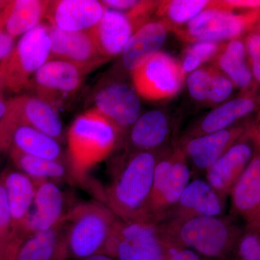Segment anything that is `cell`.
I'll use <instances>...</instances> for the list:
<instances>
[{"instance_id": "cell-1", "label": "cell", "mask_w": 260, "mask_h": 260, "mask_svg": "<svg viewBox=\"0 0 260 260\" xmlns=\"http://www.w3.org/2000/svg\"><path fill=\"white\" fill-rule=\"evenodd\" d=\"M157 162L153 152H133L113 171L102 203L123 221L153 223L149 205Z\"/></svg>"}, {"instance_id": "cell-2", "label": "cell", "mask_w": 260, "mask_h": 260, "mask_svg": "<svg viewBox=\"0 0 260 260\" xmlns=\"http://www.w3.org/2000/svg\"><path fill=\"white\" fill-rule=\"evenodd\" d=\"M122 136L119 128L94 108L76 117L67 135V161L73 180L91 184L89 172L109 156Z\"/></svg>"}, {"instance_id": "cell-3", "label": "cell", "mask_w": 260, "mask_h": 260, "mask_svg": "<svg viewBox=\"0 0 260 260\" xmlns=\"http://www.w3.org/2000/svg\"><path fill=\"white\" fill-rule=\"evenodd\" d=\"M119 219L100 201L83 202L71 207L62 218L64 259L83 260L104 252Z\"/></svg>"}, {"instance_id": "cell-4", "label": "cell", "mask_w": 260, "mask_h": 260, "mask_svg": "<svg viewBox=\"0 0 260 260\" xmlns=\"http://www.w3.org/2000/svg\"><path fill=\"white\" fill-rule=\"evenodd\" d=\"M157 225L169 249H190L209 259L225 256L237 237L234 225L223 215L170 218Z\"/></svg>"}, {"instance_id": "cell-5", "label": "cell", "mask_w": 260, "mask_h": 260, "mask_svg": "<svg viewBox=\"0 0 260 260\" xmlns=\"http://www.w3.org/2000/svg\"><path fill=\"white\" fill-rule=\"evenodd\" d=\"M49 25L42 23L22 36L14 49L0 61V80L5 90H28L34 75L50 59Z\"/></svg>"}, {"instance_id": "cell-6", "label": "cell", "mask_w": 260, "mask_h": 260, "mask_svg": "<svg viewBox=\"0 0 260 260\" xmlns=\"http://www.w3.org/2000/svg\"><path fill=\"white\" fill-rule=\"evenodd\" d=\"M169 249L157 223L119 219L103 253L116 260H167Z\"/></svg>"}, {"instance_id": "cell-7", "label": "cell", "mask_w": 260, "mask_h": 260, "mask_svg": "<svg viewBox=\"0 0 260 260\" xmlns=\"http://www.w3.org/2000/svg\"><path fill=\"white\" fill-rule=\"evenodd\" d=\"M190 181L191 170L184 153L177 152L172 156L158 160L149 205L153 223H160L166 218Z\"/></svg>"}, {"instance_id": "cell-8", "label": "cell", "mask_w": 260, "mask_h": 260, "mask_svg": "<svg viewBox=\"0 0 260 260\" xmlns=\"http://www.w3.org/2000/svg\"><path fill=\"white\" fill-rule=\"evenodd\" d=\"M131 76L138 95L146 100L160 101L178 93L184 72L174 58L159 51L131 72Z\"/></svg>"}, {"instance_id": "cell-9", "label": "cell", "mask_w": 260, "mask_h": 260, "mask_svg": "<svg viewBox=\"0 0 260 260\" xmlns=\"http://www.w3.org/2000/svg\"><path fill=\"white\" fill-rule=\"evenodd\" d=\"M85 74L75 65L59 59H49L30 80L28 90L58 111L76 95Z\"/></svg>"}, {"instance_id": "cell-10", "label": "cell", "mask_w": 260, "mask_h": 260, "mask_svg": "<svg viewBox=\"0 0 260 260\" xmlns=\"http://www.w3.org/2000/svg\"><path fill=\"white\" fill-rule=\"evenodd\" d=\"M2 121L15 131L20 125L30 126L62 141L63 126L59 112L49 103L34 94H23L8 100L7 111Z\"/></svg>"}, {"instance_id": "cell-11", "label": "cell", "mask_w": 260, "mask_h": 260, "mask_svg": "<svg viewBox=\"0 0 260 260\" xmlns=\"http://www.w3.org/2000/svg\"><path fill=\"white\" fill-rule=\"evenodd\" d=\"M230 9L221 2H213L188 23L185 37L190 41L215 42L239 37L251 18L235 14Z\"/></svg>"}, {"instance_id": "cell-12", "label": "cell", "mask_w": 260, "mask_h": 260, "mask_svg": "<svg viewBox=\"0 0 260 260\" xmlns=\"http://www.w3.org/2000/svg\"><path fill=\"white\" fill-rule=\"evenodd\" d=\"M94 109L112 121L123 135L138 120L141 104L134 88L112 82L101 85L93 95Z\"/></svg>"}, {"instance_id": "cell-13", "label": "cell", "mask_w": 260, "mask_h": 260, "mask_svg": "<svg viewBox=\"0 0 260 260\" xmlns=\"http://www.w3.org/2000/svg\"><path fill=\"white\" fill-rule=\"evenodd\" d=\"M49 37L50 59L71 63L85 75L108 61L101 55L89 30L68 32L49 25Z\"/></svg>"}, {"instance_id": "cell-14", "label": "cell", "mask_w": 260, "mask_h": 260, "mask_svg": "<svg viewBox=\"0 0 260 260\" xmlns=\"http://www.w3.org/2000/svg\"><path fill=\"white\" fill-rule=\"evenodd\" d=\"M104 11L96 0H56L49 2L45 19L64 31H87L100 21Z\"/></svg>"}, {"instance_id": "cell-15", "label": "cell", "mask_w": 260, "mask_h": 260, "mask_svg": "<svg viewBox=\"0 0 260 260\" xmlns=\"http://www.w3.org/2000/svg\"><path fill=\"white\" fill-rule=\"evenodd\" d=\"M139 28L126 12L105 8L100 21L89 32L101 55L109 60L123 52L129 39Z\"/></svg>"}, {"instance_id": "cell-16", "label": "cell", "mask_w": 260, "mask_h": 260, "mask_svg": "<svg viewBox=\"0 0 260 260\" xmlns=\"http://www.w3.org/2000/svg\"><path fill=\"white\" fill-rule=\"evenodd\" d=\"M8 196L13 231L25 240L28 237L30 210L35 197L36 182L18 169H7L0 176Z\"/></svg>"}, {"instance_id": "cell-17", "label": "cell", "mask_w": 260, "mask_h": 260, "mask_svg": "<svg viewBox=\"0 0 260 260\" xmlns=\"http://www.w3.org/2000/svg\"><path fill=\"white\" fill-rule=\"evenodd\" d=\"M225 206V197L219 194L206 180L195 179L186 186L177 204L164 220L182 217L223 216Z\"/></svg>"}, {"instance_id": "cell-18", "label": "cell", "mask_w": 260, "mask_h": 260, "mask_svg": "<svg viewBox=\"0 0 260 260\" xmlns=\"http://www.w3.org/2000/svg\"><path fill=\"white\" fill-rule=\"evenodd\" d=\"M34 212L29 218L28 237L46 232L60 223L70 208H67L66 197L54 181L36 182Z\"/></svg>"}, {"instance_id": "cell-19", "label": "cell", "mask_w": 260, "mask_h": 260, "mask_svg": "<svg viewBox=\"0 0 260 260\" xmlns=\"http://www.w3.org/2000/svg\"><path fill=\"white\" fill-rule=\"evenodd\" d=\"M252 155L250 145L246 143L233 145L206 171V180L219 194L225 197L249 164Z\"/></svg>"}, {"instance_id": "cell-20", "label": "cell", "mask_w": 260, "mask_h": 260, "mask_svg": "<svg viewBox=\"0 0 260 260\" xmlns=\"http://www.w3.org/2000/svg\"><path fill=\"white\" fill-rule=\"evenodd\" d=\"M167 24L149 22L133 34L122 52L125 69L133 72L159 52L167 37Z\"/></svg>"}, {"instance_id": "cell-21", "label": "cell", "mask_w": 260, "mask_h": 260, "mask_svg": "<svg viewBox=\"0 0 260 260\" xmlns=\"http://www.w3.org/2000/svg\"><path fill=\"white\" fill-rule=\"evenodd\" d=\"M238 135L237 129H225L196 137L186 143L185 154L195 167L206 172L232 146Z\"/></svg>"}, {"instance_id": "cell-22", "label": "cell", "mask_w": 260, "mask_h": 260, "mask_svg": "<svg viewBox=\"0 0 260 260\" xmlns=\"http://www.w3.org/2000/svg\"><path fill=\"white\" fill-rule=\"evenodd\" d=\"M169 123L160 111H150L138 118L130 127L128 142L133 152H152L167 140Z\"/></svg>"}, {"instance_id": "cell-23", "label": "cell", "mask_w": 260, "mask_h": 260, "mask_svg": "<svg viewBox=\"0 0 260 260\" xmlns=\"http://www.w3.org/2000/svg\"><path fill=\"white\" fill-rule=\"evenodd\" d=\"M49 2L43 0L10 1L0 19L3 27L12 37L16 38L30 31L45 19Z\"/></svg>"}, {"instance_id": "cell-24", "label": "cell", "mask_w": 260, "mask_h": 260, "mask_svg": "<svg viewBox=\"0 0 260 260\" xmlns=\"http://www.w3.org/2000/svg\"><path fill=\"white\" fill-rule=\"evenodd\" d=\"M233 208L244 218L251 219L260 210V157L251 160L234 184Z\"/></svg>"}, {"instance_id": "cell-25", "label": "cell", "mask_w": 260, "mask_h": 260, "mask_svg": "<svg viewBox=\"0 0 260 260\" xmlns=\"http://www.w3.org/2000/svg\"><path fill=\"white\" fill-rule=\"evenodd\" d=\"M10 148L38 158L68 162L57 140L30 126L15 128Z\"/></svg>"}, {"instance_id": "cell-26", "label": "cell", "mask_w": 260, "mask_h": 260, "mask_svg": "<svg viewBox=\"0 0 260 260\" xmlns=\"http://www.w3.org/2000/svg\"><path fill=\"white\" fill-rule=\"evenodd\" d=\"M8 152L17 169L35 182L40 181L57 182L65 179L73 180L68 162L38 158L21 153L13 148H10Z\"/></svg>"}, {"instance_id": "cell-27", "label": "cell", "mask_w": 260, "mask_h": 260, "mask_svg": "<svg viewBox=\"0 0 260 260\" xmlns=\"http://www.w3.org/2000/svg\"><path fill=\"white\" fill-rule=\"evenodd\" d=\"M63 221L46 232L31 234L24 240L15 260H64L61 251Z\"/></svg>"}, {"instance_id": "cell-28", "label": "cell", "mask_w": 260, "mask_h": 260, "mask_svg": "<svg viewBox=\"0 0 260 260\" xmlns=\"http://www.w3.org/2000/svg\"><path fill=\"white\" fill-rule=\"evenodd\" d=\"M187 85L191 97L213 103L223 102L233 89L230 80L213 68L195 70L188 78Z\"/></svg>"}, {"instance_id": "cell-29", "label": "cell", "mask_w": 260, "mask_h": 260, "mask_svg": "<svg viewBox=\"0 0 260 260\" xmlns=\"http://www.w3.org/2000/svg\"><path fill=\"white\" fill-rule=\"evenodd\" d=\"M254 107V101L246 98L228 102L206 116L200 125L201 132L205 135L228 129L239 118L250 113Z\"/></svg>"}, {"instance_id": "cell-30", "label": "cell", "mask_w": 260, "mask_h": 260, "mask_svg": "<svg viewBox=\"0 0 260 260\" xmlns=\"http://www.w3.org/2000/svg\"><path fill=\"white\" fill-rule=\"evenodd\" d=\"M220 68L238 86H248L251 81V73L245 61V47L239 40H233L219 56Z\"/></svg>"}, {"instance_id": "cell-31", "label": "cell", "mask_w": 260, "mask_h": 260, "mask_svg": "<svg viewBox=\"0 0 260 260\" xmlns=\"http://www.w3.org/2000/svg\"><path fill=\"white\" fill-rule=\"evenodd\" d=\"M23 242L13 231L8 196L0 178V251L7 259L15 260Z\"/></svg>"}, {"instance_id": "cell-32", "label": "cell", "mask_w": 260, "mask_h": 260, "mask_svg": "<svg viewBox=\"0 0 260 260\" xmlns=\"http://www.w3.org/2000/svg\"><path fill=\"white\" fill-rule=\"evenodd\" d=\"M213 2L205 0H174L162 2L157 7V14L172 23L182 24L190 21Z\"/></svg>"}, {"instance_id": "cell-33", "label": "cell", "mask_w": 260, "mask_h": 260, "mask_svg": "<svg viewBox=\"0 0 260 260\" xmlns=\"http://www.w3.org/2000/svg\"><path fill=\"white\" fill-rule=\"evenodd\" d=\"M218 49V44L213 42H199L191 46L181 66L184 73L194 71L202 63L213 57Z\"/></svg>"}, {"instance_id": "cell-34", "label": "cell", "mask_w": 260, "mask_h": 260, "mask_svg": "<svg viewBox=\"0 0 260 260\" xmlns=\"http://www.w3.org/2000/svg\"><path fill=\"white\" fill-rule=\"evenodd\" d=\"M240 260H260V237L254 234L244 236L238 244Z\"/></svg>"}, {"instance_id": "cell-35", "label": "cell", "mask_w": 260, "mask_h": 260, "mask_svg": "<svg viewBox=\"0 0 260 260\" xmlns=\"http://www.w3.org/2000/svg\"><path fill=\"white\" fill-rule=\"evenodd\" d=\"M246 46L251 59L253 75L260 82V34H254L249 36Z\"/></svg>"}, {"instance_id": "cell-36", "label": "cell", "mask_w": 260, "mask_h": 260, "mask_svg": "<svg viewBox=\"0 0 260 260\" xmlns=\"http://www.w3.org/2000/svg\"><path fill=\"white\" fill-rule=\"evenodd\" d=\"M15 38L10 35L0 21V61L4 60L14 49Z\"/></svg>"}, {"instance_id": "cell-37", "label": "cell", "mask_w": 260, "mask_h": 260, "mask_svg": "<svg viewBox=\"0 0 260 260\" xmlns=\"http://www.w3.org/2000/svg\"><path fill=\"white\" fill-rule=\"evenodd\" d=\"M167 260H210L190 249L171 248Z\"/></svg>"}, {"instance_id": "cell-38", "label": "cell", "mask_w": 260, "mask_h": 260, "mask_svg": "<svg viewBox=\"0 0 260 260\" xmlns=\"http://www.w3.org/2000/svg\"><path fill=\"white\" fill-rule=\"evenodd\" d=\"M139 2L135 0H104L101 1V3L108 9L127 12L134 8Z\"/></svg>"}, {"instance_id": "cell-39", "label": "cell", "mask_w": 260, "mask_h": 260, "mask_svg": "<svg viewBox=\"0 0 260 260\" xmlns=\"http://www.w3.org/2000/svg\"><path fill=\"white\" fill-rule=\"evenodd\" d=\"M221 3L230 8H260V0H232Z\"/></svg>"}, {"instance_id": "cell-40", "label": "cell", "mask_w": 260, "mask_h": 260, "mask_svg": "<svg viewBox=\"0 0 260 260\" xmlns=\"http://www.w3.org/2000/svg\"><path fill=\"white\" fill-rule=\"evenodd\" d=\"M5 90L4 85L0 80V121L4 117L8 106V100H6L5 97Z\"/></svg>"}, {"instance_id": "cell-41", "label": "cell", "mask_w": 260, "mask_h": 260, "mask_svg": "<svg viewBox=\"0 0 260 260\" xmlns=\"http://www.w3.org/2000/svg\"><path fill=\"white\" fill-rule=\"evenodd\" d=\"M10 147H11V142L0 129V154L9 151Z\"/></svg>"}, {"instance_id": "cell-42", "label": "cell", "mask_w": 260, "mask_h": 260, "mask_svg": "<svg viewBox=\"0 0 260 260\" xmlns=\"http://www.w3.org/2000/svg\"><path fill=\"white\" fill-rule=\"evenodd\" d=\"M83 260H116L112 256L108 255L107 254L104 253H100V254H94L88 257L85 258Z\"/></svg>"}, {"instance_id": "cell-43", "label": "cell", "mask_w": 260, "mask_h": 260, "mask_svg": "<svg viewBox=\"0 0 260 260\" xmlns=\"http://www.w3.org/2000/svg\"><path fill=\"white\" fill-rule=\"evenodd\" d=\"M9 0H0V19H1L3 15L4 14L7 7L9 5Z\"/></svg>"}, {"instance_id": "cell-44", "label": "cell", "mask_w": 260, "mask_h": 260, "mask_svg": "<svg viewBox=\"0 0 260 260\" xmlns=\"http://www.w3.org/2000/svg\"><path fill=\"white\" fill-rule=\"evenodd\" d=\"M259 139H260V135H259Z\"/></svg>"}]
</instances>
